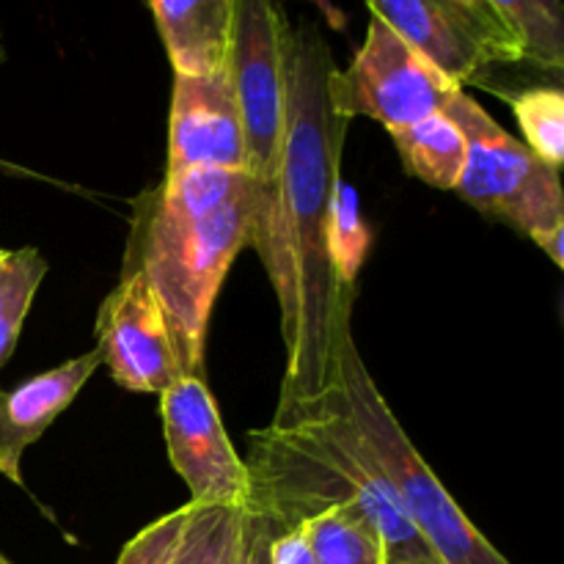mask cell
I'll list each match as a JSON object with an SVG mask.
<instances>
[{
    "label": "cell",
    "mask_w": 564,
    "mask_h": 564,
    "mask_svg": "<svg viewBox=\"0 0 564 564\" xmlns=\"http://www.w3.org/2000/svg\"><path fill=\"white\" fill-rule=\"evenodd\" d=\"M334 53L314 20L286 25V141L279 193V253L268 275L281 308L286 347L279 405L312 402L334 383L336 336L352 301L336 286L328 259V213L341 176L347 124L330 105Z\"/></svg>",
    "instance_id": "1"
},
{
    "label": "cell",
    "mask_w": 564,
    "mask_h": 564,
    "mask_svg": "<svg viewBox=\"0 0 564 564\" xmlns=\"http://www.w3.org/2000/svg\"><path fill=\"white\" fill-rule=\"evenodd\" d=\"M242 463L248 471L246 507L273 518L281 532L345 507L372 523L389 564L435 560L364 446L334 383L317 400L275 408L268 427L248 433Z\"/></svg>",
    "instance_id": "2"
},
{
    "label": "cell",
    "mask_w": 564,
    "mask_h": 564,
    "mask_svg": "<svg viewBox=\"0 0 564 564\" xmlns=\"http://www.w3.org/2000/svg\"><path fill=\"white\" fill-rule=\"evenodd\" d=\"M143 198L130 253L160 303L182 375L202 378L215 297L251 246L257 191L246 174L185 169Z\"/></svg>",
    "instance_id": "3"
},
{
    "label": "cell",
    "mask_w": 564,
    "mask_h": 564,
    "mask_svg": "<svg viewBox=\"0 0 564 564\" xmlns=\"http://www.w3.org/2000/svg\"><path fill=\"white\" fill-rule=\"evenodd\" d=\"M334 386L345 402L347 413L361 433L364 446L383 471L411 518L416 532L433 551L438 564H510L507 556L474 527L449 490L441 485L430 463L419 455L400 419L386 402L383 391L369 375L350 323L336 336Z\"/></svg>",
    "instance_id": "4"
},
{
    "label": "cell",
    "mask_w": 564,
    "mask_h": 564,
    "mask_svg": "<svg viewBox=\"0 0 564 564\" xmlns=\"http://www.w3.org/2000/svg\"><path fill=\"white\" fill-rule=\"evenodd\" d=\"M284 6L270 0H237V33L231 75L242 124L246 176L257 191L251 248L268 275L279 253V193L286 141L284 86Z\"/></svg>",
    "instance_id": "5"
},
{
    "label": "cell",
    "mask_w": 564,
    "mask_h": 564,
    "mask_svg": "<svg viewBox=\"0 0 564 564\" xmlns=\"http://www.w3.org/2000/svg\"><path fill=\"white\" fill-rule=\"evenodd\" d=\"M444 113L466 138V165L457 182L463 202L512 226L564 268L562 169L540 160L466 91H457Z\"/></svg>",
    "instance_id": "6"
},
{
    "label": "cell",
    "mask_w": 564,
    "mask_h": 564,
    "mask_svg": "<svg viewBox=\"0 0 564 564\" xmlns=\"http://www.w3.org/2000/svg\"><path fill=\"white\" fill-rule=\"evenodd\" d=\"M367 11L457 88L485 83L499 66L523 64L516 31L496 0H372Z\"/></svg>",
    "instance_id": "7"
},
{
    "label": "cell",
    "mask_w": 564,
    "mask_h": 564,
    "mask_svg": "<svg viewBox=\"0 0 564 564\" xmlns=\"http://www.w3.org/2000/svg\"><path fill=\"white\" fill-rule=\"evenodd\" d=\"M457 91L463 88L438 75L372 11L361 50L347 69L336 66L328 83L336 113L347 121L367 116L380 121L389 132L405 130L433 113H444Z\"/></svg>",
    "instance_id": "8"
},
{
    "label": "cell",
    "mask_w": 564,
    "mask_h": 564,
    "mask_svg": "<svg viewBox=\"0 0 564 564\" xmlns=\"http://www.w3.org/2000/svg\"><path fill=\"white\" fill-rule=\"evenodd\" d=\"M169 463L198 507H246L248 471L231 446L204 378L182 375L160 394Z\"/></svg>",
    "instance_id": "9"
},
{
    "label": "cell",
    "mask_w": 564,
    "mask_h": 564,
    "mask_svg": "<svg viewBox=\"0 0 564 564\" xmlns=\"http://www.w3.org/2000/svg\"><path fill=\"white\" fill-rule=\"evenodd\" d=\"M97 352L116 386L135 394H163L182 378L160 303L135 259H124L119 284L97 312Z\"/></svg>",
    "instance_id": "10"
},
{
    "label": "cell",
    "mask_w": 564,
    "mask_h": 564,
    "mask_svg": "<svg viewBox=\"0 0 564 564\" xmlns=\"http://www.w3.org/2000/svg\"><path fill=\"white\" fill-rule=\"evenodd\" d=\"M185 169L246 174L240 105L231 64L202 77L174 75L165 174Z\"/></svg>",
    "instance_id": "11"
},
{
    "label": "cell",
    "mask_w": 564,
    "mask_h": 564,
    "mask_svg": "<svg viewBox=\"0 0 564 564\" xmlns=\"http://www.w3.org/2000/svg\"><path fill=\"white\" fill-rule=\"evenodd\" d=\"M99 364L102 358L97 350L83 352L0 394V474L3 477L22 485L20 463L25 449L36 444L50 424L75 402Z\"/></svg>",
    "instance_id": "12"
},
{
    "label": "cell",
    "mask_w": 564,
    "mask_h": 564,
    "mask_svg": "<svg viewBox=\"0 0 564 564\" xmlns=\"http://www.w3.org/2000/svg\"><path fill=\"white\" fill-rule=\"evenodd\" d=\"M149 11L174 75L202 77L231 64L237 0H154Z\"/></svg>",
    "instance_id": "13"
},
{
    "label": "cell",
    "mask_w": 564,
    "mask_h": 564,
    "mask_svg": "<svg viewBox=\"0 0 564 564\" xmlns=\"http://www.w3.org/2000/svg\"><path fill=\"white\" fill-rule=\"evenodd\" d=\"M408 174L438 191H457L466 165V138L446 113H433L391 132Z\"/></svg>",
    "instance_id": "14"
},
{
    "label": "cell",
    "mask_w": 564,
    "mask_h": 564,
    "mask_svg": "<svg viewBox=\"0 0 564 564\" xmlns=\"http://www.w3.org/2000/svg\"><path fill=\"white\" fill-rule=\"evenodd\" d=\"M314 564H389L372 523L356 510L334 507L301 523Z\"/></svg>",
    "instance_id": "15"
},
{
    "label": "cell",
    "mask_w": 564,
    "mask_h": 564,
    "mask_svg": "<svg viewBox=\"0 0 564 564\" xmlns=\"http://www.w3.org/2000/svg\"><path fill=\"white\" fill-rule=\"evenodd\" d=\"M47 275V259L36 248H0V369L14 356L22 325Z\"/></svg>",
    "instance_id": "16"
},
{
    "label": "cell",
    "mask_w": 564,
    "mask_h": 564,
    "mask_svg": "<svg viewBox=\"0 0 564 564\" xmlns=\"http://www.w3.org/2000/svg\"><path fill=\"white\" fill-rule=\"evenodd\" d=\"M325 240H328V259L330 268H334L336 286L341 290V295L356 297V281L364 262H367L372 237H369L367 224L361 218L356 187L345 176H339L334 185Z\"/></svg>",
    "instance_id": "17"
},
{
    "label": "cell",
    "mask_w": 564,
    "mask_h": 564,
    "mask_svg": "<svg viewBox=\"0 0 564 564\" xmlns=\"http://www.w3.org/2000/svg\"><path fill=\"white\" fill-rule=\"evenodd\" d=\"M516 31L523 64L551 72L564 69V11L560 0H496Z\"/></svg>",
    "instance_id": "18"
},
{
    "label": "cell",
    "mask_w": 564,
    "mask_h": 564,
    "mask_svg": "<svg viewBox=\"0 0 564 564\" xmlns=\"http://www.w3.org/2000/svg\"><path fill=\"white\" fill-rule=\"evenodd\" d=\"M242 510L246 507L193 505L191 523L171 564H237Z\"/></svg>",
    "instance_id": "19"
},
{
    "label": "cell",
    "mask_w": 564,
    "mask_h": 564,
    "mask_svg": "<svg viewBox=\"0 0 564 564\" xmlns=\"http://www.w3.org/2000/svg\"><path fill=\"white\" fill-rule=\"evenodd\" d=\"M512 113L523 143L554 169L564 163V94L562 88H527L510 94Z\"/></svg>",
    "instance_id": "20"
},
{
    "label": "cell",
    "mask_w": 564,
    "mask_h": 564,
    "mask_svg": "<svg viewBox=\"0 0 564 564\" xmlns=\"http://www.w3.org/2000/svg\"><path fill=\"white\" fill-rule=\"evenodd\" d=\"M193 505L176 507L169 516L158 518L149 527H143L130 543L121 549L116 564H171L174 562L176 549L182 543V534H185L187 523H191Z\"/></svg>",
    "instance_id": "21"
},
{
    "label": "cell",
    "mask_w": 564,
    "mask_h": 564,
    "mask_svg": "<svg viewBox=\"0 0 564 564\" xmlns=\"http://www.w3.org/2000/svg\"><path fill=\"white\" fill-rule=\"evenodd\" d=\"M281 529L262 510L246 507L240 523V549H237V564H270V543Z\"/></svg>",
    "instance_id": "22"
},
{
    "label": "cell",
    "mask_w": 564,
    "mask_h": 564,
    "mask_svg": "<svg viewBox=\"0 0 564 564\" xmlns=\"http://www.w3.org/2000/svg\"><path fill=\"white\" fill-rule=\"evenodd\" d=\"M270 564H314L301 527L275 534L270 543Z\"/></svg>",
    "instance_id": "23"
},
{
    "label": "cell",
    "mask_w": 564,
    "mask_h": 564,
    "mask_svg": "<svg viewBox=\"0 0 564 564\" xmlns=\"http://www.w3.org/2000/svg\"><path fill=\"white\" fill-rule=\"evenodd\" d=\"M6 61V42H3V31H0V64Z\"/></svg>",
    "instance_id": "24"
},
{
    "label": "cell",
    "mask_w": 564,
    "mask_h": 564,
    "mask_svg": "<svg viewBox=\"0 0 564 564\" xmlns=\"http://www.w3.org/2000/svg\"><path fill=\"white\" fill-rule=\"evenodd\" d=\"M408 564H438L435 560H424V562H408Z\"/></svg>",
    "instance_id": "25"
},
{
    "label": "cell",
    "mask_w": 564,
    "mask_h": 564,
    "mask_svg": "<svg viewBox=\"0 0 564 564\" xmlns=\"http://www.w3.org/2000/svg\"><path fill=\"white\" fill-rule=\"evenodd\" d=\"M0 564H9V562H6V560H3V556H0Z\"/></svg>",
    "instance_id": "26"
}]
</instances>
